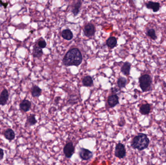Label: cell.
I'll return each instance as SVG.
<instances>
[{
	"instance_id": "cell-19",
	"label": "cell",
	"mask_w": 166,
	"mask_h": 165,
	"mask_svg": "<svg viewBox=\"0 0 166 165\" xmlns=\"http://www.w3.org/2000/svg\"><path fill=\"white\" fill-rule=\"evenodd\" d=\"M42 89L37 86H34L31 89V94L34 97H39L42 95Z\"/></svg>"
},
{
	"instance_id": "cell-10",
	"label": "cell",
	"mask_w": 166,
	"mask_h": 165,
	"mask_svg": "<svg viewBox=\"0 0 166 165\" xmlns=\"http://www.w3.org/2000/svg\"><path fill=\"white\" fill-rule=\"evenodd\" d=\"M108 105L110 108H113L119 103L118 97L116 94H113L108 96L107 99Z\"/></svg>"
},
{
	"instance_id": "cell-21",
	"label": "cell",
	"mask_w": 166,
	"mask_h": 165,
	"mask_svg": "<svg viewBox=\"0 0 166 165\" xmlns=\"http://www.w3.org/2000/svg\"><path fill=\"white\" fill-rule=\"evenodd\" d=\"M37 122V121L35 118V115L34 114H30L27 117L26 123L27 124V125L33 126L35 125Z\"/></svg>"
},
{
	"instance_id": "cell-20",
	"label": "cell",
	"mask_w": 166,
	"mask_h": 165,
	"mask_svg": "<svg viewBox=\"0 0 166 165\" xmlns=\"http://www.w3.org/2000/svg\"><path fill=\"white\" fill-rule=\"evenodd\" d=\"M82 83L84 86L85 87H91L93 85V80L92 77L90 76H86L83 78Z\"/></svg>"
},
{
	"instance_id": "cell-2",
	"label": "cell",
	"mask_w": 166,
	"mask_h": 165,
	"mask_svg": "<svg viewBox=\"0 0 166 165\" xmlns=\"http://www.w3.org/2000/svg\"><path fill=\"white\" fill-rule=\"evenodd\" d=\"M150 140L146 134L139 133L135 137L131 142V146L134 149L142 151L149 145Z\"/></svg>"
},
{
	"instance_id": "cell-5",
	"label": "cell",
	"mask_w": 166,
	"mask_h": 165,
	"mask_svg": "<svg viewBox=\"0 0 166 165\" xmlns=\"http://www.w3.org/2000/svg\"><path fill=\"white\" fill-rule=\"evenodd\" d=\"M126 150L124 145L122 143H118L116 146L115 150V156L117 158L122 159L124 158L126 156Z\"/></svg>"
},
{
	"instance_id": "cell-24",
	"label": "cell",
	"mask_w": 166,
	"mask_h": 165,
	"mask_svg": "<svg viewBox=\"0 0 166 165\" xmlns=\"http://www.w3.org/2000/svg\"><path fill=\"white\" fill-rule=\"evenodd\" d=\"M37 44L39 47H40L42 49L45 48L46 46H47V44H46L45 40L42 38H40L38 40V41L37 42Z\"/></svg>"
},
{
	"instance_id": "cell-9",
	"label": "cell",
	"mask_w": 166,
	"mask_h": 165,
	"mask_svg": "<svg viewBox=\"0 0 166 165\" xmlns=\"http://www.w3.org/2000/svg\"><path fill=\"white\" fill-rule=\"evenodd\" d=\"M31 102L28 100L24 99L20 103L19 107L20 109L23 112H29L31 108Z\"/></svg>"
},
{
	"instance_id": "cell-11",
	"label": "cell",
	"mask_w": 166,
	"mask_h": 165,
	"mask_svg": "<svg viewBox=\"0 0 166 165\" xmlns=\"http://www.w3.org/2000/svg\"><path fill=\"white\" fill-rule=\"evenodd\" d=\"M3 136L6 139L10 141L15 139L16 134L12 129L8 128L3 132Z\"/></svg>"
},
{
	"instance_id": "cell-17",
	"label": "cell",
	"mask_w": 166,
	"mask_h": 165,
	"mask_svg": "<svg viewBox=\"0 0 166 165\" xmlns=\"http://www.w3.org/2000/svg\"><path fill=\"white\" fill-rule=\"evenodd\" d=\"M106 44L110 49H113L117 46V39L115 37H110L106 40Z\"/></svg>"
},
{
	"instance_id": "cell-4",
	"label": "cell",
	"mask_w": 166,
	"mask_h": 165,
	"mask_svg": "<svg viewBox=\"0 0 166 165\" xmlns=\"http://www.w3.org/2000/svg\"><path fill=\"white\" fill-rule=\"evenodd\" d=\"M83 32L85 36L87 37H93L96 32L95 27L93 23H87L84 26Z\"/></svg>"
},
{
	"instance_id": "cell-23",
	"label": "cell",
	"mask_w": 166,
	"mask_h": 165,
	"mask_svg": "<svg viewBox=\"0 0 166 165\" xmlns=\"http://www.w3.org/2000/svg\"><path fill=\"white\" fill-rule=\"evenodd\" d=\"M147 35L152 40H155L156 39L157 37L155 33V31L154 29H150L148 30L147 32Z\"/></svg>"
},
{
	"instance_id": "cell-12",
	"label": "cell",
	"mask_w": 166,
	"mask_h": 165,
	"mask_svg": "<svg viewBox=\"0 0 166 165\" xmlns=\"http://www.w3.org/2000/svg\"><path fill=\"white\" fill-rule=\"evenodd\" d=\"M146 7L148 9H152L154 12H157L160 9V3L157 2H154L149 1V2L146 3Z\"/></svg>"
},
{
	"instance_id": "cell-26",
	"label": "cell",
	"mask_w": 166,
	"mask_h": 165,
	"mask_svg": "<svg viewBox=\"0 0 166 165\" xmlns=\"http://www.w3.org/2000/svg\"><path fill=\"white\" fill-rule=\"evenodd\" d=\"M0 5L3 6V7L5 8H6L7 6L8 5V2L3 3V2H2V1H0Z\"/></svg>"
},
{
	"instance_id": "cell-15",
	"label": "cell",
	"mask_w": 166,
	"mask_h": 165,
	"mask_svg": "<svg viewBox=\"0 0 166 165\" xmlns=\"http://www.w3.org/2000/svg\"><path fill=\"white\" fill-rule=\"evenodd\" d=\"M61 36L63 39L67 40H71L73 37L72 32L69 29L64 30L62 32Z\"/></svg>"
},
{
	"instance_id": "cell-18",
	"label": "cell",
	"mask_w": 166,
	"mask_h": 165,
	"mask_svg": "<svg viewBox=\"0 0 166 165\" xmlns=\"http://www.w3.org/2000/svg\"><path fill=\"white\" fill-rule=\"evenodd\" d=\"M139 112L142 114L144 115L149 114L151 112V105L148 103L142 105L139 109Z\"/></svg>"
},
{
	"instance_id": "cell-3",
	"label": "cell",
	"mask_w": 166,
	"mask_h": 165,
	"mask_svg": "<svg viewBox=\"0 0 166 165\" xmlns=\"http://www.w3.org/2000/svg\"><path fill=\"white\" fill-rule=\"evenodd\" d=\"M139 83L142 92H148L151 90L152 80L149 75L145 74L140 76L139 78Z\"/></svg>"
},
{
	"instance_id": "cell-22",
	"label": "cell",
	"mask_w": 166,
	"mask_h": 165,
	"mask_svg": "<svg viewBox=\"0 0 166 165\" xmlns=\"http://www.w3.org/2000/svg\"><path fill=\"white\" fill-rule=\"evenodd\" d=\"M127 83V80L124 77L121 76L118 78L117 80V85L120 89L123 88L125 87Z\"/></svg>"
},
{
	"instance_id": "cell-27",
	"label": "cell",
	"mask_w": 166,
	"mask_h": 165,
	"mask_svg": "<svg viewBox=\"0 0 166 165\" xmlns=\"http://www.w3.org/2000/svg\"><path fill=\"white\" fill-rule=\"evenodd\" d=\"M112 90V92L113 93H116V92H117V91H118V90H117V89H116V88H112V90Z\"/></svg>"
},
{
	"instance_id": "cell-14",
	"label": "cell",
	"mask_w": 166,
	"mask_h": 165,
	"mask_svg": "<svg viewBox=\"0 0 166 165\" xmlns=\"http://www.w3.org/2000/svg\"><path fill=\"white\" fill-rule=\"evenodd\" d=\"M81 5L82 2L81 1H77L73 3L71 12L74 16H76L79 14Z\"/></svg>"
},
{
	"instance_id": "cell-16",
	"label": "cell",
	"mask_w": 166,
	"mask_h": 165,
	"mask_svg": "<svg viewBox=\"0 0 166 165\" xmlns=\"http://www.w3.org/2000/svg\"><path fill=\"white\" fill-rule=\"evenodd\" d=\"M131 63L128 62H126L123 64V65L121 67V72L126 76H128L130 74V69H131Z\"/></svg>"
},
{
	"instance_id": "cell-1",
	"label": "cell",
	"mask_w": 166,
	"mask_h": 165,
	"mask_svg": "<svg viewBox=\"0 0 166 165\" xmlns=\"http://www.w3.org/2000/svg\"><path fill=\"white\" fill-rule=\"evenodd\" d=\"M83 57L81 52L78 48L74 47L69 49L63 58L62 62L64 66H78L81 64Z\"/></svg>"
},
{
	"instance_id": "cell-6",
	"label": "cell",
	"mask_w": 166,
	"mask_h": 165,
	"mask_svg": "<svg viewBox=\"0 0 166 165\" xmlns=\"http://www.w3.org/2000/svg\"><path fill=\"white\" fill-rule=\"evenodd\" d=\"M63 152L67 158H70L74 153V147L71 142H68L65 145Z\"/></svg>"
},
{
	"instance_id": "cell-25",
	"label": "cell",
	"mask_w": 166,
	"mask_h": 165,
	"mask_svg": "<svg viewBox=\"0 0 166 165\" xmlns=\"http://www.w3.org/2000/svg\"><path fill=\"white\" fill-rule=\"evenodd\" d=\"M4 156V151L2 148H0V160L3 158Z\"/></svg>"
},
{
	"instance_id": "cell-7",
	"label": "cell",
	"mask_w": 166,
	"mask_h": 165,
	"mask_svg": "<svg viewBox=\"0 0 166 165\" xmlns=\"http://www.w3.org/2000/svg\"><path fill=\"white\" fill-rule=\"evenodd\" d=\"M79 154L80 158L83 160H88L93 156L92 151L84 148H81L79 151Z\"/></svg>"
},
{
	"instance_id": "cell-8",
	"label": "cell",
	"mask_w": 166,
	"mask_h": 165,
	"mask_svg": "<svg viewBox=\"0 0 166 165\" xmlns=\"http://www.w3.org/2000/svg\"><path fill=\"white\" fill-rule=\"evenodd\" d=\"M9 94L7 90L3 89L0 94V105H5L9 99Z\"/></svg>"
},
{
	"instance_id": "cell-13",
	"label": "cell",
	"mask_w": 166,
	"mask_h": 165,
	"mask_svg": "<svg viewBox=\"0 0 166 165\" xmlns=\"http://www.w3.org/2000/svg\"><path fill=\"white\" fill-rule=\"evenodd\" d=\"M33 56L34 58H40L43 55V52L42 49L39 47L36 43L33 47L32 52Z\"/></svg>"
}]
</instances>
